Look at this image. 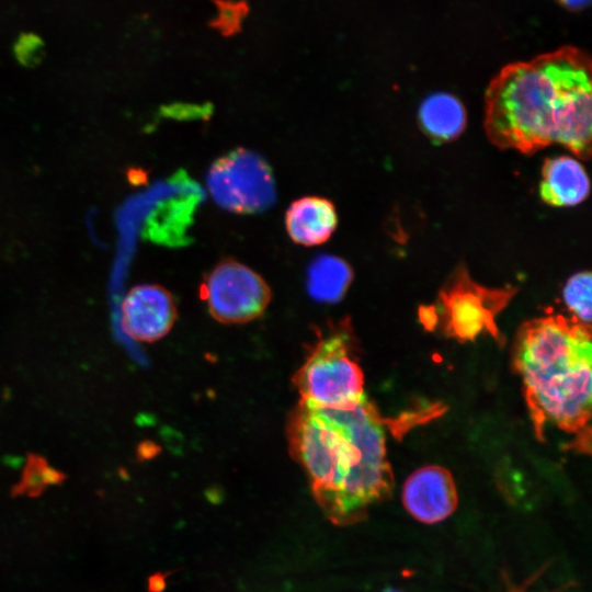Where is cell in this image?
<instances>
[{"mask_svg": "<svg viewBox=\"0 0 592 592\" xmlns=\"http://www.w3.org/2000/svg\"><path fill=\"white\" fill-rule=\"evenodd\" d=\"M591 122V60L577 47L509 64L486 90L483 128L502 150L533 155L561 145L588 160Z\"/></svg>", "mask_w": 592, "mask_h": 592, "instance_id": "cell-1", "label": "cell"}, {"mask_svg": "<svg viewBox=\"0 0 592 592\" xmlns=\"http://www.w3.org/2000/svg\"><path fill=\"white\" fill-rule=\"evenodd\" d=\"M384 420L364 397L343 409L298 403L288 417L289 452L326 516L338 525L363 521L368 506L390 494Z\"/></svg>", "mask_w": 592, "mask_h": 592, "instance_id": "cell-2", "label": "cell"}, {"mask_svg": "<svg viewBox=\"0 0 592 592\" xmlns=\"http://www.w3.org/2000/svg\"><path fill=\"white\" fill-rule=\"evenodd\" d=\"M590 326L553 315L526 322L514 346V365L537 434L554 424L589 448L591 417Z\"/></svg>", "mask_w": 592, "mask_h": 592, "instance_id": "cell-3", "label": "cell"}, {"mask_svg": "<svg viewBox=\"0 0 592 592\" xmlns=\"http://www.w3.org/2000/svg\"><path fill=\"white\" fill-rule=\"evenodd\" d=\"M345 323L321 337L293 376L300 401L316 409H343L364 397V376Z\"/></svg>", "mask_w": 592, "mask_h": 592, "instance_id": "cell-4", "label": "cell"}, {"mask_svg": "<svg viewBox=\"0 0 592 592\" xmlns=\"http://www.w3.org/2000/svg\"><path fill=\"white\" fill-rule=\"evenodd\" d=\"M207 187L219 206L239 214L261 212L275 201L270 166L244 148H237L213 163Z\"/></svg>", "mask_w": 592, "mask_h": 592, "instance_id": "cell-5", "label": "cell"}, {"mask_svg": "<svg viewBox=\"0 0 592 592\" xmlns=\"http://www.w3.org/2000/svg\"><path fill=\"white\" fill-rule=\"evenodd\" d=\"M200 296L214 319L235 325L262 316L272 292L252 269L234 259H225L205 276Z\"/></svg>", "mask_w": 592, "mask_h": 592, "instance_id": "cell-6", "label": "cell"}, {"mask_svg": "<svg viewBox=\"0 0 592 592\" xmlns=\"http://www.w3.org/2000/svg\"><path fill=\"white\" fill-rule=\"evenodd\" d=\"M512 295V289L477 284L464 266L458 267L440 294L446 331L460 341L473 340L483 331L497 335L496 316Z\"/></svg>", "mask_w": 592, "mask_h": 592, "instance_id": "cell-7", "label": "cell"}, {"mask_svg": "<svg viewBox=\"0 0 592 592\" xmlns=\"http://www.w3.org/2000/svg\"><path fill=\"white\" fill-rule=\"evenodd\" d=\"M177 307L171 293L157 284H140L129 289L121 305V323L128 337L155 342L173 327Z\"/></svg>", "mask_w": 592, "mask_h": 592, "instance_id": "cell-8", "label": "cell"}, {"mask_svg": "<svg viewBox=\"0 0 592 592\" xmlns=\"http://www.w3.org/2000/svg\"><path fill=\"white\" fill-rule=\"evenodd\" d=\"M402 503L408 513L421 523L444 521L458 503L451 473L434 465L417 469L405 481Z\"/></svg>", "mask_w": 592, "mask_h": 592, "instance_id": "cell-9", "label": "cell"}, {"mask_svg": "<svg viewBox=\"0 0 592 592\" xmlns=\"http://www.w3.org/2000/svg\"><path fill=\"white\" fill-rule=\"evenodd\" d=\"M338 225L333 203L320 196H305L294 201L285 215V226L291 239L311 247L325 243Z\"/></svg>", "mask_w": 592, "mask_h": 592, "instance_id": "cell-10", "label": "cell"}, {"mask_svg": "<svg viewBox=\"0 0 592 592\" xmlns=\"http://www.w3.org/2000/svg\"><path fill=\"white\" fill-rule=\"evenodd\" d=\"M590 182L583 166L572 157L545 160L539 184L540 198L550 206H576L589 195Z\"/></svg>", "mask_w": 592, "mask_h": 592, "instance_id": "cell-11", "label": "cell"}, {"mask_svg": "<svg viewBox=\"0 0 592 592\" xmlns=\"http://www.w3.org/2000/svg\"><path fill=\"white\" fill-rule=\"evenodd\" d=\"M419 121L428 136L437 141H449L463 133L467 115L457 98L440 92L429 95L422 102Z\"/></svg>", "mask_w": 592, "mask_h": 592, "instance_id": "cell-12", "label": "cell"}, {"mask_svg": "<svg viewBox=\"0 0 592 592\" xmlns=\"http://www.w3.org/2000/svg\"><path fill=\"white\" fill-rule=\"evenodd\" d=\"M353 278L351 266L341 258L323 254L307 271V291L317 301L332 304L346 293Z\"/></svg>", "mask_w": 592, "mask_h": 592, "instance_id": "cell-13", "label": "cell"}, {"mask_svg": "<svg viewBox=\"0 0 592 592\" xmlns=\"http://www.w3.org/2000/svg\"><path fill=\"white\" fill-rule=\"evenodd\" d=\"M67 476L53 467L42 455L29 453L22 469L21 479L11 488L12 497H39L47 487L62 485Z\"/></svg>", "mask_w": 592, "mask_h": 592, "instance_id": "cell-14", "label": "cell"}, {"mask_svg": "<svg viewBox=\"0 0 592 592\" xmlns=\"http://www.w3.org/2000/svg\"><path fill=\"white\" fill-rule=\"evenodd\" d=\"M591 273L582 271L572 275L562 289L566 306L576 320L587 326L591 321Z\"/></svg>", "mask_w": 592, "mask_h": 592, "instance_id": "cell-15", "label": "cell"}, {"mask_svg": "<svg viewBox=\"0 0 592 592\" xmlns=\"http://www.w3.org/2000/svg\"><path fill=\"white\" fill-rule=\"evenodd\" d=\"M216 9L209 26L223 36H232L240 32L248 15L249 5L244 0H213Z\"/></svg>", "mask_w": 592, "mask_h": 592, "instance_id": "cell-16", "label": "cell"}, {"mask_svg": "<svg viewBox=\"0 0 592 592\" xmlns=\"http://www.w3.org/2000/svg\"><path fill=\"white\" fill-rule=\"evenodd\" d=\"M13 54L22 66H37L44 56V43L34 33H23L13 45Z\"/></svg>", "mask_w": 592, "mask_h": 592, "instance_id": "cell-17", "label": "cell"}, {"mask_svg": "<svg viewBox=\"0 0 592 592\" xmlns=\"http://www.w3.org/2000/svg\"><path fill=\"white\" fill-rule=\"evenodd\" d=\"M554 1L569 11H581L585 9L591 2V0H554Z\"/></svg>", "mask_w": 592, "mask_h": 592, "instance_id": "cell-18", "label": "cell"}, {"mask_svg": "<svg viewBox=\"0 0 592 592\" xmlns=\"http://www.w3.org/2000/svg\"><path fill=\"white\" fill-rule=\"evenodd\" d=\"M164 576L155 573L148 579L149 592H161L164 589Z\"/></svg>", "mask_w": 592, "mask_h": 592, "instance_id": "cell-19", "label": "cell"}, {"mask_svg": "<svg viewBox=\"0 0 592 592\" xmlns=\"http://www.w3.org/2000/svg\"><path fill=\"white\" fill-rule=\"evenodd\" d=\"M384 592H400V591L392 590V589H388V590H386V591H384Z\"/></svg>", "mask_w": 592, "mask_h": 592, "instance_id": "cell-20", "label": "cell"}]
</instances>
